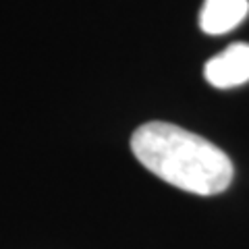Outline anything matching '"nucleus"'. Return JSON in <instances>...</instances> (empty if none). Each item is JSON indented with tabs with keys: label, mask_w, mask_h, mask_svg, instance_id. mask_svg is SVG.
<instances>
[{
	"label": "nucleus",
	"mask_w": 249,
	"mask_h": 249,
	"mask_svg": "<svg viewBox=\"0 0 249 249\" xmlns=\"http://www.w3.org/2000/svg\"><path fill=\"white\" fill-rule=\"evenodd\" d=\"M142 164L164 183L197 196H216L232 183V162L220 147L170 123H145L131 137Z\"/></svg>",
	"instance_id": "1"
},
{
	"label": "nucleus",
	"mask_w": 249,
	"mask_h": 249,
	"mask_svg": "<svg viewBox=\"0 0 249 249\" xmlns=\"http://www.w3.org/2000/svg\"><path fill=\"white\" fill-rule=\"evenodd\" d=\"M206 81L218 89H231L249 81V44L237 42L212 56L204 67Z\"/></svg>",
	"instance_id": "2"
},
{
	"label": "nucleus",
	"mask_w": 249,
	"mask_h": 249,
	"mask_svg": "<svg viewBox=\"0 0 249 249\" xmlns=\"http://www.w3.org/2000/svg\"><path fill=\"white\" fill-rule=\"evenodd\" d=\"M249 15V0H206L199 13V27L210 36L235 29Z\"/></svg>",
	"instance_id": "3"
}]
</instances>
